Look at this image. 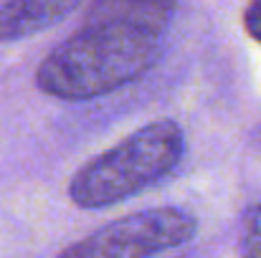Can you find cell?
I'll return each instance as SVG.
<instances>
[{
	"label": "cell",
	"instance_id": "6",
	"mask_svg": "<svg viewBox=\"0 0 261 258\" xmlns=\"http://www.w3.org/2000/svg\"><path fill=\"white\" fill-rule=\"evenodd\" d=\"M241 258H261V205H254L244 218Z\"/></svg>",
	"mask_w": 261,
	"mask_h": 258
},
{
	"label": "cell",
	"instance_id": "1",
	"mask_svg": "<svg viewBox=\"0 0 261 258\" xmlns=\"http://www.w3.org/2000/svg\"><path fill=\"white\" fill-rule=\"evenodd\" d=\"M160 38L129 23L84 18L82 28L43 59L36 84L43 94L66 101L112 94L155 66Z\"/></svg>",
	"mask_w": 261,
	"mask_h": 258
},
{
	"label": "cell",
	"instance_id": "7",
	"mask_svg": "<svg viewBox=\"0 0 261 258\" xmlns=\"http://www.w3.org/2000/svg\"><path fill=\"white\" fill-rule=\"evenodd\" d=\"M244 25H246V33L261 43V0H251L249 3L246 15H244Z\"/></svg>",
	"mask_w": 261,
	"mask_h": 258
},
{
	"label": "cell",
	"instance_id": "2",
	"mask_svg": "<svg viewBox=\"0 0 261 258\" xmlns=\"http://www.w3.org/2000/svg\"><path fill=\"white\" fill-rule=\"evenodd\" d=\"M182 129L175 122H150L107 152L91 157L71 177L69 195L74 205L87 210L109 208L168 177L182 160Z\"/></svg>",
	"mask_w": 261,
	"mask_h": 258
},
{
	"label": "cell",
	"instance_id": "3",
	"mask_svg": "<svg viewBox=\"0 0 261 258\" xmlns=\"http://www.w3.org/2000/svg\"><path fill=\"white\" fill-rule=\"evenodd\" d=\"M195 231L198 223L185 210H140L76 241L59 258H155L185 246Z\"/></svg>",
	"mask_w": 261,
	"mask_h": 258
},
{
	"label": "cell",
	"instance_id": "4",
	"mask_svg": "<svg viewBox=\"0 0 261 258\" xmlns=\"http://www.w3.org/2000/svg\"><path fill=\"white\" fill-rule=\"evenodd\" d=\"M82 0H3L0 41H20L64 20Z\"/></svg>",
	"mask_w": 261,
	"mask_h": 258
},
{
	"label": "cell",
	"instance_id": "5",
	"mask_svg": "<svg viewBox=\"0 0 261 258\" xmlns=\"http://www.w3.org/2000/svg\"><path fill=\"white\" fill-rule=\"evenodd\" d=\"M175 15V0H94L84 18L119 20L163 36Z\"/></svg>",
	"mask_w": 261,
	"mask_h": 258
}]
</instances>
